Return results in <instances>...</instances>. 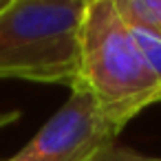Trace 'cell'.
Masks as SVG:
<instances>
[{"mask_svg": "<svg viewBox=\"0 0 161 161\" xmlns=\"http://www.w3.org/2000/svg\"><path fill=\"white\" fill-rule=\"evenodd\" d=\"M86 161H161L159 157H146L141 152H135L126 146H117L115 141L102 146L93 157H88Z\"/></svg>", "mask_w": 161, "mask_h": 161, "instance_id": "5b68a950", "label": "cell"}, {"mask_svg": "<svg viewBox=\"0 0 161 161\" xmlns=\"http://www.w3.org/2000/svg\"><path fill=\"white\" fill-rule=\"evenodd\" d=\"M117 130L84 86H73L62 108L7 161H86L115 141Z\"/></svg>", "mask_w": 161, "mask_h": 161, "instance_id": "3957f363", "label": "cell"}, {"mask_svg": "<svg viewBox=\"0 0 161 161\" xmlns=\"http://www.w3.org/2000/svg\"><path fill=\"white\" fill-rule=\"evenodd\" d=\"M121 20L161 40V0H113Z\"/></svg>", "mask_w": 161, "mask_h": 161, "instance_id": "277c9868", "label": "cell"}, {"mask_svg": "<svg viewBox=\"0 0 161 161\" xmlns=\"http://www.w3.org/2000/svg\"><path fill=\"white\" fill-rule=\"evenodd\" d=\"M16 119H20V113H18V110H11V113H0V128L14 124Z\"/></svg>", "mask_w": 161, "mask_h": 161, "instance_id": "52a82bcc", "label": "cell"}, {"mask_svg": "<svg viewBox=\"0 0 161 161\" xmlns=\"http://www.w3.org/2000/svg\"><path fill=\"white\" fill-rule=\"evenodd\" d=\"M132 33H135L137 42H139L141 53L146 55V60H148L152 73H154L157 80L161 82V40L154 38V36H150V33H146V31H137V29H132Z\"/></svg>", "mask_w": 161, "mask_h": 161, "instance_id": "8992f818", "label": "cell"}, {"mask_svg": "<svg viewBox=\"0 0 161 161\" xmlns=\"http://www.w3.org/2000/svg\"><path fill=\"white\" fill-rule=\"evenodd\" d=\"M84 9L75 0H11L0 11V80L73 88Z\"/></svg>", "mask_w": 161, "mask_h": 161, "instance_id": "7a4b0ae2", "label": "cell"}, {"mask_svg": "<svg viewBox=\"0 0 161 161\" xmlns=\"http://www.w3.org/2000/svg\"><path fill=\"white\" fill-rule=\"evenodd\" d=\"M75 86L91 93L117 132L141 110L161 104V82L113 0H91L84 9Z\"/></svg>", "mask_w": 161, "mask_h": 161, "instance_id": "6da1fadb", "label": "cell"}]
</instances>
